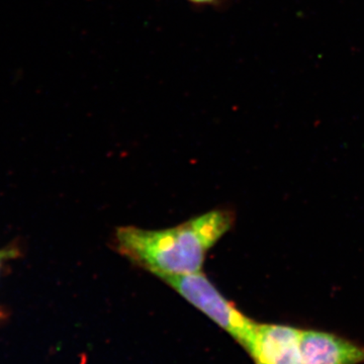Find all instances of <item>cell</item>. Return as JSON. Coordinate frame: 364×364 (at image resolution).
I'll return each instance as SVG.
<instances>
[{"mask_svg":"<svg viewBox=\"0 0 364 364\" xmlns=\"http://www.w3.org/2000/svg\"><path fill=\"white\" fill-rule=\"evenodd\" d=\"M188 1L196 4H210L213 2L217 1V0H188Z\"/></svg>","mask_w":364,"mask_h":364,"instance_id":"obj_6","label":"cell"},{"mask_svg":"<svg viewBox=\"0 0 364 364\" xmlns=\"http://www.w3.org/2000/svg\"><path fill=\"white\" fill-rule=\"evenodd\" d=\"M299 337L298 328L257 323L246 351L254 364H301Z\"/></svg>","mask_w":364,"mask_h":364,"instance_id":"obj_3","label":"cell"},{"mask_svg":"<svg viewBox=\"0 0 364 364\" xmlns=\"http://www.w3.org/2000/svg\"><path fill=\"white\" fill-rule=\"evenodd\" d=\"M234 220L233 212L215 210L168 229L121 227L114 247L157 277L193 274L202 272L208 251L230 231Z\"/></svg>","mask_w":364,"mask_h":364,"instance_id":"obj_1","label":"cell"},{"mask_svg":"<svg viewBox=\"0 0 364 364\" xmlns=\"http://www.w3.org/2000/svg\"><path fill=\"white\" fill-rule=\"evenodd\" d=\"M301 364H364V346L332 333L301 330Z\"/></svg>","mask_w":364,"mask_h":364,"instance_id":"obj_4","label":"cell"},{"mask_svg":"<svg viewBox=\"0 0 364 364\" xmlns=\"http://www.w3.org/2000/svg\"><path fill=\"white\" fill-rule=\"evenodd\" d=\"M4 317V314L2 312L1 309H0V320Z\"/></svg>","mask_w":364,"mask_h":364,"instance_id":"obj_7","label":"cell"},{"mask_svg":"<svg viewBox=\"0 0 364 364\" xmlns=\"http://www.w3.org/2000/svg\"><path fill=\"white\" fill-rule=\"evenodd\" d=\"M18 252V250L16 247L1 249V250H0V268H1L4 261L11 259V258H16Z\"/></svg>","mask_w":364,"mask_h":364,"instance_id":"obj_5","label":"cell"},{"mask_svg":"<svg viewBox=\"0 0 364 364\" xmlns=\"http://www.w3.org/2000/svg\"><path fill=\"white\" fill-rule=\"evenodd\" d=\"M159 279L214 321L246 350L257 323L228 301L202 272L186 275H166Z\"/></svg>","mask_w":364,"mask_h":364,"instance_id":"obj_2","label":"cell"}]
</instances>
